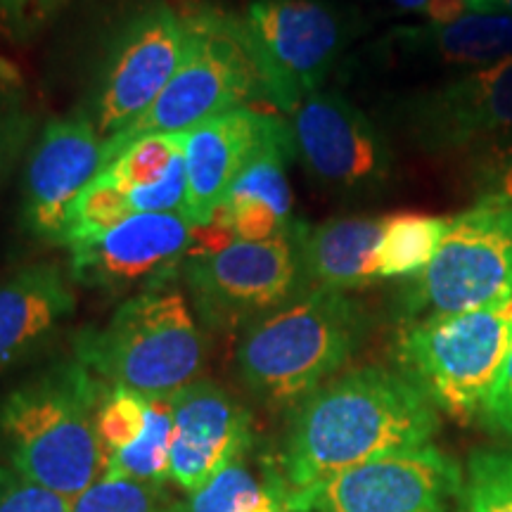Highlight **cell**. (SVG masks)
<instances>
[{"instance_id": "7", "label": "cell", "mask_w": 512, "mask_h": 512, "mask_svg": "<svg viewBox=\"0 0 512 512\" xmlns=\"http://www.w3.org/2000/svg\"><path fill=\"white\" fill-rule=\"evenodd\" d=\"M512 299V204L477 202L448 223L430 266L408 280L401 309L408 323L460 316Z\"/></svg>"}, {"instance_id": "18", "label": "cell", "mask_w": 512, "mask_h": 512, "mask_svg": "<svg viewBox=\"0 0 512 512\" xmlns=\"http://www.w3.org/2000/svg\"><path fill=\"white\" fill-rule=\"evenodd\" d=\"M69 271L38 261L0 275V375L34 356L74 316Z\"/></svg>"}, {"instance_id": "22", "label": "cell", "mask_w": 512, "mask_h": 512, "mask_svg": "<svg viewBox=\"0 0 512 512\" xmlns=\"http://www.w3.org/2000/svg\"><path fill=\"white\" fill-rule=\"evenodd\" d=\"M451 219L430 214L403 211L384 219L382 238L375 252V264L380 280L415 278L430 266L439 252Z\"/></svg>"}, {"instance_id": "20", "label": "cell", "mask_w": 512, "mask_h": 512, "mask_svg": "<svg viewBox=\"0 0 512 512\" xmlns=\"http://www.w3.org/2000/svg\"><path fill=\"white\" fill-rule=\"evenodd\" d=\"M420 43L453 67H491L512 57V17L470 12L451 24L420 29Z\"/></svg>"}, {"instance_id": "13", "label": "cell", "mask_w": 512, "mask_h": 512, "mask_svg": "<svg viewBox=\"0 0 512 512\" xmlns=\"http://www.w3.org/2000/svg\"><path fill=\"white\" fill-rule=\"evenodd\" d=\"M406 128L420 150L467 159L512 138V57L413 98Z\"/></svg>"}, {"instance_id": "25", "label": "cell", "mask_w": 512, "mask_h": 512, "mask_svg": "<svg viewBox=\"0 0 512 512\" xmlns=\"http://www.w3.org/2000/svg\"><path fill=\"white\" fill-rule=\"evenodd\" d=\"M268 491L271 482H259L247 456H240L200 491L188 494L185 501L171 503L169 512H247L264 501Z\"/></svg>"}, {"instance_id": "30", "label": "cell", "mask_w": 512, "mask_h": 512, "mask_svg": "<svg viewBox=\"0 0 512 512\" xmlns=\"http://www.w3.org/2000/svg\"><path fill=\"white\" fill-rule=\"evenodd\" d=\"M72 512H169L162 503V486L133 479H98L72 498Z\"/></svg>"}, {"instance_id": "27", "label": "cell", "mask_w": 512, "mask_h": 512, "mask_svg": "<svg viewBox=\"0 0 512 512\" xmlns=\"http://www.w3.org/2000/svg\"><path fill=\"white\" fill-rule=\"evenodd\" d=\"M460 512H512V451H477L470 458Z\"/></svg>"}, {"instance_id": "31", "label": "cell", "mask_w": 512, "mask_h": 512, "mask_svg": "<svg viewBox=\"0 0 512 512\" xmlns=\"http://www.w3.org/2000/svg\"><path fill=\"white\" fill-rule=\"evenodd\" d=\"M470 162V185L477 202L512 204V138L479 152Z\"/></svg>"}, {"instance_id": "39", "label": "cell", "mask_w": 512, "mask_h": 512, "mask_svg": "<svg viewBox=\"0 0 512 512\" xmlns=\"http://www.w3.org/2000/svg\"><path fill=\"white\" fill-rule=\"evenodd\" d=\"M268 482H271V479H268ZM247 512H290V510H287L283 496H280V491L275 489V484L271 482V491H268V496L259 505H254V508L247 510Z\"/></svg>"}, {"instance_id": "5", "label": "cell", "mask_w": 512, "mask_h": 512, "mask_svg": "<svg viewBox=\"0 0 512 512\" xmlns=\"http://www.w3.org/2000/svg\"><path fill=\"white\" fill-rule=\"evenodd\" d=\"M181 12L188 31L183 60L150 110L105 140V166L133 140L150 133H188L219 114L245 107L249 100L264 98L240 17L204 3Z\"/></svg>"}, {"instance_id": "14", "label": "cell", "mask_w": 512, "mask_h": 512, "mask_svg": "<svg viewBox=\"0 0 512 512\" xmlns=\"http://www.w3.org/2000/svg\"><path fill=\"white\" fill-rule=\"evenodd\" d=\"M195 226L185 211L131 214L98 238L69 247V275L76 285L107 294L169 285L183 271Z\"/></svg>"}, {"instance_id": "6", "label": "cell", "mask_w": 512, "mask_h": 512, "mask_svg": "<svg viewBox=\"0 0 512 512\" xmlns=\"http://www.w3.org/2000/svg\"><path fill=\"white\" fill-rule=\"evenodd\" d=\"M512 351V299L491 309L406 323L396 356L401 373L437 411L477 418Z\"/></svg>"}, {"instance_id": "23", "label": "cell", "mask_w": 512, "mask_h": 512, "mask_svg": "<svg viewBox=\"0 0 512 512\" xmlns=\"http://www.w3.org/2000/svg\"><path fill=\"white\" fill-rule=\"evenodd\" d=\"M174 413L169 399H150L145 430L138 441L107 456L102 479H133V482L164 486L169 479Z\"/></svg>"}, {"instance_id": "21", "label": "cell", "mask_w": 512, "mask_h": 512, "mask_svg": "<svg viewBox=\"0 0 512 512\" xmlns=\"http://www.w3.org/2000/svg\"><path fill=\"white\" fill-rule=\"evenodd\" d=\"M294 159V140L290 121H280L278 128L261 143L259 150L247 159L240 174L230 183L221 207L242 200L264 202L278 211L287 221H292V190L287 181V164Z\"/></svg>"}, {"instance_id": "38", "label": "cell", "mask_w": 512, "mask_h": 512, "mask_svg": "<svg viewBox=\"0 0 512 512\" xmlns=\"http://www.w3.org/2000/svg\"><path fill=\"white\" fill-rule=\"evenodd\" d=\"M467 10H470V12H486V15L508 12V15L512 17V0H467Z\"/></svg>"}, {"instance_id": "8", "label": "cell", "mask_w": 512, "mask_h": 512, "mask_svg": "<svg viewBox=\"0 0 512 512\" xmlns=\"http://www.w3.org/2000/svg\"><path fill=\"white\" fill-rule=\"evenodd\" d=\"M306 223L266 242L235 240L221 252L188 256L183 280L197 316L211 330H242L306 290Z\"/></svg>"}, {"instance_id": "36", "label": "cell", "mask_w": 512, "mask_h": 512, "mask_svg": "<svg viewBox=\"0 0 512 512\" xmlns=\"http://www.w3.org/2000/svg\"><path fill=\"white\" fill-rule=\"evenodd\" d=\"M477 418L489 432L503 434V437L512 439V351L505 358L496 384L486 394Z\"/></svg>"}, {"instance_id": "40", "label": "cell", "mask_w": 512, "mask_h": 512, "mask_svg": "<svg viewBox=\"0 0 512 512\" xmlns=\"http://www.w3.org/2000/svg\"><path fill=\"white\" fill-rule=\"evenodd\" d=\"M389 3L396 5V8L403 12H425L430 0H389Z\"/></svg>"}, {"instance_id": "11", "label": "cell", "mask_w": 512, "mask_h": 512, "mask_svg": "<svg viewBox=\"0 0 512 512\" xmlns=\"http://www.w3.org/2000/svg\"><path fill=\"white\" fill-rule=\"evenodd\" d=\"M294 157L320 188L375 195L389 183L394 152L384 133L344 95L316 91L290 114Z\"/></svg>"}, {"instance_id": "4", "label": "cell", "mask_w": 512, "mask_h": 512, "mask_svg": "<svg viewBox=\"0 0 512 512\" xmlns=\"http://www.w3.org/2000/svg\"><path fill=\"white\" fill-rule=\"evenodd\" d=\"M74 358L112 387L169 399L200 380L207 344L188 299L169 283L128 297L100 328H83Z\"/></svg>"}, {"instance_id": "2", "label": "cell", "mask_w": 512, "mask_h": 512, "mask_svg": "<svg viewBox=\"0 0 512 512\" xmlns=\"http://www.w3.org/2000/svg\"><path fill=\"white\" fill-rule=\"evenodd\" d=\"M107 387L76 358L12 387L0 401L3 463L60 496L83 494L105 475L98 411Z\"/></svg>"}, {"instance_id": "16", "label": "cell", "mask_w": 512, "mask_h": 512, "mask_svg": "<svg viewBox=\"0 0 512 512\" xmlns=\"http://www.w3.org/2000/svg\"><path fill=\"white\" fill-rule=\"evenodd\" d=\"M174 413L169 479L185 494L207 486L252 448V413L211 380H195L169 396Z\"/></svg>"}, {"instance_id": "32", "label": "cell", "mask_w": 512, "mask_h": 512, "mask_svg": "<svg viewBox=\"0 0 512 512\" xmlns=\"http://www.w3.org/2000/svg\"><path fill=\"white\" fill-rule=\"evenodd\" d=\"M0 512H72V498L31 482L0 460Z\"/></svg>"}, {"instance_id": "10", "label": "cell", "mask_w": 512, "mask_h": 512, "mask_svg": "<svg viewBox=\"0 0 512 512\" xmlns=\"http://www.w3.org/2000/svg\"><path fill=\"white\" fill-rule=\"evenodd\" d=\"M183 12L164 0L140 8L114 34L95 81L91 117L102 140L117 136L150 110L183 60Z\"/></svg>"}, {"instance_id": "17", "label": "cell", "mask_w": 512, "mask_h": 512, "mask_svg": "<svg viewBox=\"0 0 512 512\" xmlns=\"http://www.w3.org/2000/svg\"><path fill=\"white\" fill-rule=\"evenodd\" d=\"M280 121L275 114L238 107L188 131L183 155L188 171L185 211L197 226L214 219L230 183Z\"/></svg>"}, {"instance_id": "12", "label": "cell", "mask_w": 512, "mask_h": 512, "mask_svg": "<svg viewBox=\"0 0 512 512\" xmlns=\"http://www.w3.org/2000/svg\"><path fill=\"white\" fill-rule=\"evenodd\" d=\"M460 491L456 460L430 444L342 472L290 512H451Z\"/></svg>"}, {"instance_id": "28", "label": "cell", "mask_w": 512, "mask_h": 512, "mask_svg": "<svg viewBox=\"0 0 512 512\" xmlns=\"http://www.w3.org/2000/svg\"><path fill=\"white\" fill-rule=\"evenodd\" d=\"M31 121L27 91L15 69L0 60V183L29 143Z\"/></svg>"}, {"instance_id": "29", "label": "cell", "mask_w": 512, "mask_h": 512, "mask_svg": "<svg viewBox=\"0 0 512 512\" xmlns=\"http://www.w3.org/2000/svg\"><path fill=\"white\" fill-rule=\"evenodd\" d=\"M147 406L150 399L133 389L112 387V384L107 387L98 411V437L107 456L138 441L145 430Z\"/></svg>"}, {"instance_id": "24", "label": "cell", "mask_w": 512, "mask_h": 512, "mask_svg": "<svg viewBox=\"0 0 512 512\" xmlns=\"http://www.w3.org/2000/svg\"><path fill=\"white\" fill-rule=\"evenodd\" d=\"M185 140L188 133H150L133 140L110 166L100 171V178L126 192L162 181L174 159L185 152Z\"/></svg>"}, {"instance_id": "37", "label": "cell", "mask_w": 512, "mask_h": 512, "mask_svg": "<svg viewBox=\"0 0 512 512\" xmlns=\"http://www.w3.org/2000/svg\"><path fill=\"white\" fill-rule=\"evenodd\" d=\"M467 0H430L425 8V15L432 19V24H451L465 15Z\"/></svg>"}, {"instance_id": "33", "label": "cell", "mask_w": 512, "mask_h": 512, "mask_svg": "<svg viewBox=\"0 0 512 512\" xmlns=\"http://www.w3.org/2000/svg\"><path fill=\"white\" fill-rule=\"evenodd\" d=\"M183 155L174 159V164L169 166L162 181L145 185V188L128 190L133 214H171V211H185V207H188V171H185Z\"/></svg>"}, {"instance_id": "15", "label": "cell", "mask_w": 512, "mask_h": 512, "mask_svg": "<svg viewBox=\"0 0 512 512\" xmlns=\"http://www.w3.org/2000/svg\"><path fill=\"white\" fill-rule=\"evenodd\" d=\"M105 164V140L91 114L74 112L50 119L31 150L24 174L19 223L27 235L50 247H62L69 209Z\"/></svg>"}, {"instance_id": "26", "label": "cell", "mask_w": 512, "mask_h": 512, "mask_svg": "<svg viewBox=\"0 0 512 512\" xmlns=\"http://www.w3.org/2000/svg\"><path fill=\"white\" fill-rule=\"evenodd\" d=\"M133 214L128 192L105 178H95L81 190L67 216V233H64V245L72 247L76 242L98 238L107 230L117 226Z\"/></svg>"}, {"instance_id": "35", "label": "cell", "mask_w": 512, "mask_h": 512, "mask_svg": "<svg viewBox=\"0 0 512 512\" xmlns=\"http://www.w3.org/2000/svg\"><path fill=\"white\" fill-rule=\"evenodd\" d=\"M72 0H0V34L24 43L60 15Z\"/></svg>"}, {"instance_id": "34", "label": "cell", "mask_w": 512, "mask_h": 512, "mask_svg": "<svg viewBox=\"0 0 512 512\" xmlns=\"http://www.w3.org/2000/svg\"><path fill=\"white\" fill-rule=\"evenodd\" d=\"M219 211L226 216L230 230L238 240L245 242H266L285 235L287 230L294 226V221H287L278 211L268 207L264 202L242 200L230 204V207H219Z\"/></svg>"}, {"instance_id": "3", "label": "cell", "mask_w": 512, "mask_h": 512, "mask_svg": "<svg viewBox=\"0 0 512 512\" xmlns=\"http://www.w3.org/2000/svg\"><path fill=\"white\" fill-rule=\"evenodd\" d=\"M366 335V311L347 292L306 287L240 330L235 373L268 408H294L339 373Z\"/></svg>"}, {"instance_id": "19", "label": "cell", "mask_w": 512, "mask_h": 512, "mask_svg": "<svg viewBox=\"0 0 512 512\" xmlns=\"http://www.w3.org/2000/svg\"><path fill=\"white\" fill-rule=\"evenodd\" d=\"M380 216H347L306 226L302 264L306 287L361 290L380 280L375 252L382 238Z\"/></svg>"}, {"instance_id": "9", "label": "cell", "mask_w": 512, "mask_h": 512, "mask_svg": "<svg viewBox=\"0 0 512 512\" xmlns=\"http://www.w3.org/2000/svg\"><path fill=\"white\" fill-rule=\"evenodd\" d=\"M264 100L292 114L335 67L347 29L325 0H252L240 17Z\"/></svg>"}, {"instance_id": "1", "label": "cell", "mask_w": 512, "mask_h": 512, "mask_svg": "<svg viewBox=\"0 0 512 512\" xmlns=\"http://www.w3.org/2000/svg\"><path fill=\"white\" fill-rule=\"evenodd\" d=\"M437 432V406L413 380L380 366L356 368L292 408L268 479L290 510L332 477L430 446Z\"/></svg>"}]
</instances>
